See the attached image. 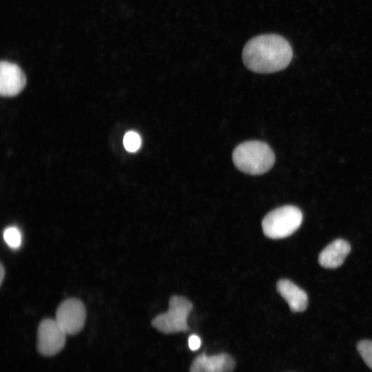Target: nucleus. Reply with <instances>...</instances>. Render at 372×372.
Masks as SVG:
<instances>
[{
  "label": "nucleus",
  "mask_w": 372,
  "mask_h": 372,
  "mask_svg": "<svg viewBox=\"0 0 372 372\" xmlns=\"http://www.w3.org/2000/svg\"><path fill=\"white\" fill-rule=\"evenodd\" d=\"M302 213L293 205H285L269 212L262 221L264 234L272 239L286 238L301 225Z\"/></svg>",
  "instance_id": "7ed1b4c3"
},
{
  "label": "nucleus",
  "mask_w": 372,
  "mask_h": 372,
  "mask_svg": "<svg viewBox=\"0 0 372 372\" xmlns=\"http://www.w3.org/2000/svg\"><path fill=\"white\" fill-rule=\"evenodd\" d=\"M26 83L25 76L15 63L2 61L0 64V94L14 96L20 93Z\"/></svg>",
  "instance_id": "0eeeda50"
},
{
  "label": "nucleus",
  "mask_w": 372,
  "mask_h": 372,
  "mask_svg": "<svg viewBox=\"0 0 372 372\" xmlns=\"http://www.w3.org/2000/svg\"><path fill=\"white\" fill-rule=\"evenodd\" d=\"M123 145L127 151L130 152H136L141 145L139 134L134 131L127 132L123 138Z\"/></svg>",
  "instance_id": "ddd939ff"
},
{
  "label": "nucleus",
  "mask_w": 372,
  "mask_h": 372,
  "mask_svg": "<svg viewBox=\"0 0 372 372\" xmlns=\"http://www.w3.org/2000/svg\"><path fill=\"white\" fill-rule=\"evenodd\" d=\"M235 367V361L226 353L207 356L198 355L193 361L190 372H230Z\"/></svg>",
  "instance_id": "6e6552de"
},
{
  "label": "nucleus",
  "mask_w": 372,
  "mask_h": 372,
  "mask_svg": "<svg viewBox=\"0 0 372 372\" xmlns=\"http://www.w3.org/2000/svg\"><path fill=\"white\" fill-rule=\"evenodd\" d=\"M351 251L349 243L343 239H337L328 245L320 254V265L327 269L340 267Z\"/></svg>",
  "instance_id": "9d476101"
},
{
  "label": "nucleus",
  "mask_w": 372,
  "mask_h": 372,
  "mask_svg": "<svg viewBox=\"0 0 372 372\" xmlns=\"http://www.w3.org/2000/svg\"><path fill=\"white\" fill-rule=\"evenodd\" d=\"M232 159L240 171L250 175H260L273 167L275 156L266 143L249 141L240 143L234 149Z\"/></svg>",
  "instance_id": "f03ea898"
},
{
  "label": "nucleus",
  "mask_w": 372,
  "mask_h": 372,
  "mask_svg": "<svg viewBox=\"0 0 372 372\" xmlns=\"http://www.w3.org/2000/svg\"><path fill=\"white\" fill-rule=\"evenodd\" d=\"M242 54L243 63L249 70L269 74L285 69L291 63L293 51L284 37L269 34L250 39Z\"/></svg>",
  "instance_id": "f257e3e1"
},
{
  "label": "nucleus",
  "mask_w": 372,
  "mask_h": 372,
  "mask_svg": "<svg viewBox=\"0 0 372 372\" xmlns=\"http://www.w3.org/2000/svg\"><path fill=\"white\" fill-rule=\"evenodd\" d=\"M276 289L280 296L287 301L293 312L304 311L308 304V297L306 292L299 288L291 280H280Z\"/></svg>",
  "instance_id": "1a4fd4ad"
},
{
  "label": "nucleus",
  "mask_w": 372,
  "mask_h": 372,
  "mask_svg": "<svg viewBox=\"0 0 372 372\" xmlns=\"http://www.w3.org/2000/svg\"><path fill=\"white\" fill-rule=\"evenodd\" d=\"M0 272H1V278H0V281H1V285L2 284L3 282V277H4V274H5V270H4V268H3V266L2 264H1V270H0Z\"/></svg>",
  "instance_id": "2eb2a0df"
},
{
  "label": "nucleus",
  "mask_w": 372,
  "mask_h": 372,
  "mask_svg": "<svg viewBox=\"0 0 372 372\" xmlns=\"http://www.w3.org/2000/svg\"><path fill=\"white\" fill-rule=\"evenodd\" d=\"M357 350L366 364L372 369V341L361 340L358 343Z\"/></svg>",
  "instance_id": "f8f14e48"
},
{
  "label": "nucleus",
  "mask_w": 372,
  "mask_h": 372,
  "mask_svg": "<svg viewBox=\"0 0 372 372\" xmlns=\"http://www.w3.org/2000/svg\"><path fill=\"white\" fill-rule=\"evenodd\" d=\"M200 344V339L196 335H192L188 339L189 347L192 351H196L199 349Z\"/></svg>",
  "instance_id": "4468645a"
},
{
  "label": "nucleus",
  "mask_w": 372,
  "mask_h": 372,
  "mask_svg": "<svg viewBox=\"0 0 372 372\" xmlns=\"http://www.w3.org/2000/svg\"><path fill=\"white\" fill-rule=\"evenodd\" d=\"M3 238L7 245L13 249H17L21 244V234L15 227H7L3 231Z\"/></svg>",
  "instance_id": "9b49d317"
},
{
  "label": "nucleus",
  "mask_w": 372,
  "mask_h": 372,
  "mask_svg": "<svg viewBox=\"0 0 372 372\" xmlns=\"http://www.w3.org/2000/svg\"><path fill=\"white\" fill-rule=\"evenodd\" d=\"M86 310L79 299L71 298L63 301L56 311L55 320L67 335H75L84 327Z\"/></svg>",
  "instance_id": "423d86ee"
},
{
  "label": "nucleus",
  "mask_w": 372,
  "mask_h": 372,
  "mask_svg": "<svg viewBox=\"0 0 372 372\" xmlns=\"http://www.w3.org/2000/svg\"><path fill=\"white\" fill-rule=\"evenodd\" d=\"M67 334L51 318L43 319L37 330V347L39 353L43 356H53L64 347Z\"/></svg>",
  "instance_id": "39448f33"
},
{
  "label": "nucleus",
  "mask_w": 372,
  "mask_h": 372,
  "mask_svg": "<svg viewBox=\"0 0 372 372\" xmlns=\"http://www.w3.org/2000/svg\"><path fill=\"white\" fill-rule=\"evenodd\" d=\"M192 308V302L185 297L173 296L169 301L168 311L155 317L152 324L166 334L185 332L188 330L187 319Z\"/></svg>",
  "instance_id": "20e7f679"
}]
</instances>
